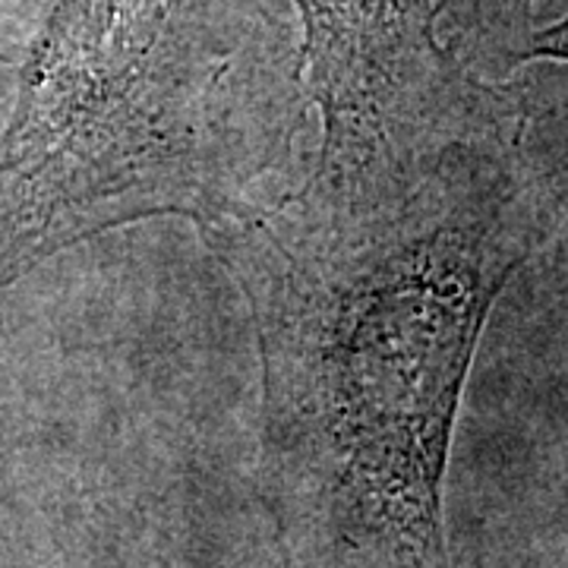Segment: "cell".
I'll return each instance as SVG.
<instances>
[{
	"label": "cell",
	"mask_w": 568,
	"mask_h": 568,
	"mask_svg": "<svg viewBox=\"0 0 568 568\" xmlns=\"http://www.w3.org/2000/svg\"><path fill=\"white\" fill-rule=\"evenodd\" d=\"M556 224L559 190L525 123L386 193L306 178L278 205L200 224L256 325L284 508L328 552L448 568L443 477L470 361Z\"/></svg>",
	"instance_id": "cell-1"
},
{
	"label": "cell",
	"mask_w": 568,
	"mask_h": 568,
	"mask_svg": "<svg viewBox=\"0 0 568 568\" xmlns=\"http://www.w3.org/2000/svg\"><path fill=\"white\" fill-rule=\"evenodd\" d=\"M306 102L278 0H54L0 136V287L114 227L253 205Z\"/></svg>",
	"instance_id": "cell-2"
},
{
	"label": "cell",
	"mask_w": 568,
	"mask_h": 568,
	"mask_svg": "<svg viewBox=\"0 0 568 568\" xmlns=\"http://www.w3.org/2000/svg\"><path fill=\"white\" fill-rule=\"evenodd\" d=\"M304 85L323 111L313 181L354 193L405 186L452 145L525 123L521 102L439 36L436 0H294Z\"/></svg>",
	"instance_id": "cell-3"
},
{
	"label": "cell",
	"mask_w": 568,
	"mask_h": 568,
	"mask_svg": "<svg viewBox=\"0 0 568 568\" xmlns=\"http://www.w3.org/2000/svg\"><path fill=\"white\" fill-rule=\"evenodd\" d=\"M534 7L537 0H436V22L448 51L489 80L525 63Z\"/></svg>",
	"instance_id": "cell-4"
},
{
	"label": "cell",
	"mask_w": 568,
	"mask_h": 568,
	"mask_svg": "<svg viewBox=\"0 0 568 568\" xmlns=\"http://www.w3.org/2000/svg\"><path fill=\"white\" fill-rule=\"evenodd\" d=\"M537 58H552V61H568V13L552 26H537L525 48V63Z\"/></svg>",
	"instance_id": "cell-5"
},
{
	"label": "cell",
	"mask_w": 568,
	"mask_h": 568,
	"mask_svg": "<svg viewBox=\"0 0 568 568\" xmlns=\"http://www.w3.org/2000/svg\"><path fill=\"white\" fill-rule=\"evenodd\" d=\"M556 253H559V256H566V260H568V241H566V244H559V250H556Z\"/></svg>",
	"instance_id": "cell-6"
},
{
	"label": "cell",
	"mask_w": 568,
	"mask_h": 568,
	"mask_svg": "<svg viewBox=\"0 0 568 568\" xmlns=\"http://www.w3.org/2000/svg\"><path fill=\"white\" fill-rule=\"evenodd\" d=\"M3 3H10V0H0V7H3Z\"/></svg>",
	"instance_id": "cell-7"
}]
</instances>
